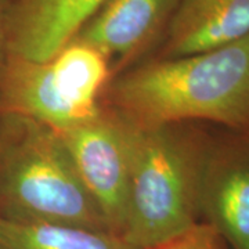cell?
I'll return each instance as SVG.
<instances>
[{"instance_id": "30bf717a", "label": "cell", "mask_w": 249, "mask_h": 249, "mask_svg": "<svg viewBox=\"0 0 249 249\" xmlns=\"http://www.w3.org/2000/svg\"><path fill=\"white\" fill-rule=\"evenodd\" d=\"M0 249H137L122 235L65 224L24 223L0 216Z\"/></svg>"}, {"instance_id": "ba28073f", "label": "cell", "mask_w": 249, "mask_h": 249, "mask_svg": "<svg viewBox=\"0 0 249 249\" xmlns=\"http://www.w3.org/2000/svg\"><path fill=\"white\" fill-rule=\"evenodd\" d=\"M178 0H106L73 39L111 60L134 57L166 29Z\"/></svg>"}, {"instance_id": "8992f818", "label": "cell", "mask_w": 249, "mask_h": 249, "mask_svg": "<svg viewBox=\"0 0 249 249\" xmlns=\"http://www.w3.org/2000/svg\"><path fill=\"white\" fill-rule=\"evenodd\" d=\"M199 211L227 247L249 249V134L209 147Z\"/></svg>"}, {"instance_id": "7a4b0ae2", "label": "cell", "mask_w": 249, "mask_h": 249, "mask_svg": "<svg viewBox=\"0 0 249 249\" xmlns=\"http://www.w3.org/2000/svg\"><path fill=\"white\" fill-rule=\"evenodd\" d=\"M129 124L130 175L122 237L137 249H147L199 222L209 145L178 124Z\"/></svg>"}, {"instance_id": "5b68a950", "label": "cell", "mask_w": 249, "mask_h": 249, "mask_svg": "<svg viewBox=\"0 0 249 249\" xmlns=\"http://www.w3.org/2000/svg\"><path fill=\"white\" fill-rule=\"evenodd\" d=\"M57 133L108 227L122 235L130 175L129 121L100 109L94 118Z\"/></svg>"}, {"instance_id": "9c48e42d", "label": "cell", "mask_w": 249, "mask_h": 249, "mask_svg": "<svg viewBox=\"0 0 249 249\" xmlns=\"http://www.w3.org/2000/svg\"><path fill=\"white\" fill-rule=\"evenodd\" d=\"M249 35V0H178L162 58L201 53Z\"/></svg>"}, {"instance_id": "52a82bcc", "label": "cell", "mask_w": 249, "mask_h": 249, "mask_svg": "<svg viewBox=\"0 0 249 249\" xmlns=\"http://www.w3.org/2000/svg\"><path fill=\"white\" fill-rule=\"evenodd\" d=\"M106 0H10L7 54L45 61L71 42Z\"/></svg>"}, {"instance_id": "8fae6325", "label": "cell", "mask_w": 249, "mask_h": 249, "mask_svg": "<svg viewBox=\"0 0 249 249\" xmlns=\"http://www.w3.org/2000/svg\"><path fill=\"white\" fill-rule=\"evenodd\" d=\"M147 249H229V247L209 223L198 222L176 237Z\"/></svg>"}, {"instance_id": "6da1fadb", "label": "cell", "mask_w": 249, "mask_h": 249, "mask_svg": "<svg viewBox=\"0 0 249 249\" xmlns=\"http://www.w3.org/2000/svg\"><path fill=\"white\" fill-rule=\"evenodd\" d=\"M109 101L139 126L208 121L249 134V35L145 64L111 85Z\"/></svg>"}, {"instance_id": "277c9868", "label": "cell", "mask_w": 249, "mask_h": 249, "mask_svg": "<svg viewBox=\"0 0 249 249\" xmlns=\"http://www.w3.org/2000/svg\"><path fill=\"white\" fill-rule=\"evenodd\" d=\"M109 73L107 57L76 39L45 61L7 54L0 71L1 108L61 132L100 112Z\"/></svg>"}, {"instance_id": "7c38bea8", "label": "cell", "mask_w": 249, "mask_h": 249, "mask_svg": "<svg viewBox=\"0 0 249 249\" xmlns=\"http://www.w3.org/2000/svg\"><path fill=\"white\" fill-rule=\"evenodd\" d=\"M10 0H0V71L7 57V32H9Z\"/></svg>"}, {"instance_id": "3957f363", "label": "cell", "mask_w": 249, "mask_h": 249, "mask_svg": "<svg viewBox=\"0 0 249 249\" xmlns=\"http://www.w3.org/2000/svg\"><path fill=\"white\" fill-rule=\"evenodd\" d=\"M0 216L111 231L58 133L13 114L0 127Z\"/></svg>"}]
</instances>
